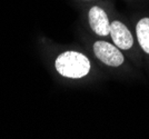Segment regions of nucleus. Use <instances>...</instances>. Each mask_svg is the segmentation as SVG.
<instances>
[{
	"mask_svg": "<svg viewBox=\"0 0 149 139\" xmlns=\"http://www.w3.org/2000/svg\"><path fill=\"white\" fill-rule=\"evenodd\" d=\"M56 69L67 78H82L90 71V61L85 55L77 51H66L56 59Z\"/></svg>",
	"mask_w": 149,
	"mask_h": 139,
	"instance_id": "obj_1",
	"label": "nucleus"
},
{
	"mask_svg": "<svg viewBox=\"0 0 149 139\" xmlns=\"http://www.w3.org/2000/svg\"><path fill=\"white\" fill-rule=\"evenodd\" d=\"M136 33L140 47L149 54V18H143L137 24Z\"/></svg>",
	"mask_w": 149,
	"mask_h": 139,
	"instance_id": "obj_5",
	"label": "nucleus"
},
{
	"mask_svg": "<svg viewBox=\"0 0 149 139\" xmlns=\"http://www.w3.org/2000/svg\"><path fill=\"white\" fill-rule=\"evenodd\" d=\"M110 35L115 44L120 49H130L134 44V39L130 31L120 21H112L110 24Z\"/></svg>",
	"mask_w": 149,
	"mask_h": 139,
	"instance_id": "obj_4",
	"label": "nucleus"
},
{
	"mask_svg": "<svg viewBox=\"0 0 149 139\" xmlns=\"http://www.w3.org/2000/svg\"><path fill=\"white\" fill-rule=\"evenodd\" d=\"M90 28L98 36H108L110 33V22L106 13L100 7L95 6L89 11Z\"/></svg>",
	"mask_w": 149,
	"mask_h": 139,
	"instance_id": "obj_3",
	"label": "nucleus"
},
{
	"mask_svg": "<svg viewBox=\"0 0 149 139\" xmlns=\"http://www.w3.org/2000/svg\"><path fill=\"white\" fill-rule=\"evenodd\" d=\"M96 57L110 67H118L124 63V56L118 48L106 41H97L93 44Z\"/></svg>",
	"mask_w": 149,
	"mask_h": 139,
	"instance_id": "obj_2",
	"label": "nucleus"
}]
</instances>
